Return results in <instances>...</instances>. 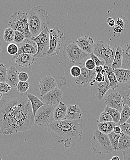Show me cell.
<instances>
[{
	"label": "cell",
	"instance_id": "obj_1",
	"mask_svg": "<svg viewBox=\"0 0 130 160\" xmlns=\"http://www.w3.org/2000/svg\"><path fill=\"white\" fill-rule=\"evenodd\" d=\"M27 94L15 88L3 94L0 101V134L16 133L34 126V117Z\"/></svg>",
	"mask_w": 130,
	"mask_h": 160
},
{
	"label": "cell",
	"instance_id": "obj_2",
	"mask_svg": "<svg viewBox=\"0 0 130 160\" xmlns=\"http://www.w3.org/2000/svg\"><path fill=\"white\" fill-rule=\"evenodd\" d=\"M85 126L84 119L75 121H54L48 126L47 130L52 137L66 148L75 146L82 138Z\"/></svg>",
	"mask_w": 130,
	"mask_h": 160
},
{
	"label": "cell",
	"instance_id": "obj_3",
	"mask_svg": "<svg viewBox=\"0 0 130 160\" xmlns=\"http://www.w3.org/2000/svg\"><path fill=\"white\" fill-rule=\"evenodd\" d=\"M28 23L33 37H36L48 28L49 18L48 13L42 6L34 7L27 12Z\"/></svg>",
	"mask_w": 130,
	"mask_h": 160
},
{
	"label": "cell",
	"instance_id": "obj_4",
	"mask_svg": "<svg viewBox=\"0 0 130 160\" xmlns=\"http://www.w3.org/2000/svg\"><path fill=\"white\" fill-rule=\"evenodd\" d=\"M63 54L66 60L73 63L79 65L80 67H83L85 62L90 57V54L82 51L77 46L76 42L72 40L65 43Z\"/></svg>",
	"mask_w": 130,
	"mask_h": 160
},
{
	"label": "cell",
	"instance_id": "obj_5",
	"mask_svg": "<svg viewBox=\"0 0 130 160\" xmlns=\"http://www.w3.org/2000/svg\"><path fill=\"white\" fill-rule=\"evenodd\" d=\"M8 26L14 31L22 33L26 38H33L29 29L27 12L25 11L13 12L8 18Z\"/></svg>",
	"mask_w": 130,
	"mask_h": 160
},
{
	"label": "cell",
	"instance_id": "obj_6",
	"mask_svg": "<svg viewBox=\"0 0 130 160\" xmlns=\"http://www.w3.org/2000/svg\"><path fill=\"white\" fill-rule=\"evenodd\" d=\"M90 143L91 150L99 156L111 154L113 151L108 135L101 132L98 129L94 132Z\"/></svg>",
	"mask_w": 130,
	"mask_h": 160
},
{
	"label": "cell",
	"instance_id": "obj_7",
	"mask_svg": "<svg viewBox=\"0 0 130 160\" xmlns=\"http://www.w3.org/2000/svg\"><path fill=\"white\" fill-rule=\"evenodd\" d=\"M50 34V48L47 53V56L53 57L60 53L63 45L66 40L65 34L56 27L49 28Z\"/></svg>",
	"mask_w": 130,
	"mask_h": 160
},
{
	"label": "cell",
	"instance_id": "obj_8",
	"mask_svg": "<svg viewBox=\"0 0 130 160\" xmlns=\"http://www.w3.org/2000/svg\"><path fill=\"white\" fill-rule=\"evenodd\" d=\"M116 49L113 46L103 41H97L95 42L93 54L104 60L106 65L111 67L115 56Z\"/></svg>",
	"mask_w": 130,
	"mask_h": 160
},
{
	"label": "cell",
	"instance_id": "obj_9",
	"mask_svg": "<svg viewBox=\"0 0 130 160\" xmlns=\"http://www.w3.org/2000/svg\"><path fill=\"white\" fill-rule=\"evenodd\" d=\"M55 107L53 105L44 104L41 107L36 113L34 122L41 127H46L55 121L54 112Z\"/></svg>",
	"mask_w": 130,
	"mask_h": 160
},
{
	"label": "cell",
	"instance_id": "obj_10",
	"mask_svg": "<svg viewBox=\"0 0 130 160\" xmlns=\"http://www.w3.org/2000/svg\"><path fill=\"white\" fill-rule=\"evenodd\" d=\"M32 40L36 43L38 52L34 55L35 58H44L50 48V34L49 28H46L36 37H33Z\"/></svg>",
	"mask_w": 130,
	"mask_h": 160
},
{
	"label": "cell",
	"instance_id": "obj_11",
	"mask_svg": "<svg viewBox=\"0 0 130 160\" xmlns=\"http://www.w3.org/2000/svg\"><path fill=\"white\" fill-rule=\"evenodd\" d=\"M110 89V83L107 75L106 79L104 82L99 83L95 81L90 89V92L93 98L101 101Z\"/></svg>",
	"mask_w": 130,
	"mask_h": 160
},
{
	"label": "cell",
	"instance_id": "obj_12",
	"mask_svg": "<svg viewBox=\"0 0 130 160\" xmlns=\"http://www.w3.org/2000/svg\"><path fill=\"white\" fill-rule=\"evenodd\" d=\"M107 107L118 110L121 113L124 106V102L119 92L111 93L105 101Z\"/></svg>",
	"mask_w": 130,
	"mask_h": 160
},
{
	"label": "cell",
	"instance_id": "obj_13",
	"mask_svg": "<svg viewBox=\"0 0 130 160\" xmlns=\"http://www.w3.org/2000/svg\"><path fill=\"white\" fill-rule=\"evenodd\" d=\"M17 45L19 48V51L15 56L23 54L34 56L37 53V45L32 38H26L22 43L17 44Z\"/></svg>",
	"mask_w": 130,
	"mask_h": 160
},
{
	"label": "cell",
	"instance_id": "obj_14",
	"mask_svg": "<svg viewBox=\"0 0 130 160\" xmlns=\"http://www.w3.org/2000/svg\"><path fill=\"white\" fill-rule=\"evenodd\" d=\"M80 68L81 73L80 76L76 78H73L75 84L82 85L85 84H90L95 80L97 74L95 70H89L84 67H80Z\"/></svg>",
	"mask_w": 130,
	"mask_h": 160
},
{
	"label": "cell",
	"instance_id": "obj_15",
	"mask_svg": "<svg viewBox=\"0 0 130 160\" xmlns=\"http://www.w3.org/2000/svg\"><path fill=\"white\" fill-rule=\"evenodd\" d=\"M63 98V92L57 87L44 95L41 99L45 104L54 106L61 102Z\"/></svg>",
	"mask_w": 130,
	"mask_h": 160
},
{
	"label": "cell",
	"instance_id": "obj_16",
	"mask_svg": "<svg viewBox=\"0 0 130 160\" xmlns=\"http://www.w3.org/2000/svg\"><path fill=\"white\" fill-rule=\"evenodd\" d=\"M57 83L51 76L44 77L39 82V88L41 97L42 98L44 95L51 90L57 88Z\"/></svg>",
	"mask_w": 130,
	"mask_h": 160
},
{
	"label": "cell",
	"instance_id": "obj_17",
	"mask_svg": "<svg viewBox=\"0 0 130 160\" xmlns=\"http://www.w3.org/2000/svg\"><path fill=\"white\" fill-rule=\"evenodd\" d=\"M76 43L79 48L85 53L89 54L93 53L95 42L92 38L87 36L81 37L76 40Z\"/></svg>",
	"mask_w": 130,
	"mask_h": 160
},
{
	"label": "cell",
	"instance_id": "obj_18",
	"mask_svg": "<svg viewBox=\"0 0 130 160\" xmlns=\"http://www.w3.org/2000/svg\"><path fill=\"white\" fill-rule=\"evenodd\" d=\"M34 56L30 54H20L19 56H14L12 58L16 65L23 68L32 65L34 62Z\"/></svg>",
	"mask_w": 130,
	"mask_h": 160
},
{
	"label": "cell",
	"instance_id": "obj_19",
	"mask_svg": "<svg viewBox=\"0 0 130 160\" xmlns=\"http://www.w3.org/2000/svg\"><path fill=\"white\" fill-rule=\"evenodd\" d=\"M19 72L16 67L10 66L8 68L7 73L6 83H8L11 86L12 88H16L19 82L18 75Z\"/></svg>",
	"mask_w": 130,
	"mask_h": 160
},
{
	"label": "cell",
	"instance_id": "obj_20",
	"mask_svg": "<svg viewBox=\"0 0 130 160\" xmlns=\"http://www.w3.org/2000/svg\"><path fill=\"white\" fill-rule=\"evenodd\" d=\"M82 115V112L79 106L69 104L67 105V111L65 120L70 121L80 120Z\"/></svg>",
	"mask_w": 130,
	"mask_h": 160
},
{
	"label": "cell",
	"instance_id": "obj_21",
	"mask_svg": "<svg viewBox=\"0 0 130 160\" xmlns=\"http://www.w3.org/2000/svg\"><path fill=\"white\" fill-rule=\"evenodd\" d=\"M67 106L64 102H60L55 108L54 112V119L55 121L64 120L66 115Z\"/></svg>",
	"mask_w": 130,
	"mask_h": 160
},
{
	"label": "cell",
	"instance_id": "obj_22",
	"mask_svg": "<svg viewBox=\"0 0 130 160\" xmlns=\"http://www.w3.org/2000/svg\"><path fill=\"white\" fill-rule=\"evenodd\" d=\"M118 82L120 83H130V70L120 68L113 70Z\"/></svg>",
	"mask_w": 130,
	"mask_h": 160
},
{
	"label": "cell",
	"instance_id": "obj_23",
	"mask_svg": "<svg viewBox=\"0 0 130 160\" xmlns=\"http://www.w3.org/2000/svg\"><path fill=\"white\" fill-rule=\"evenodd\" d=\"M121 68L130 70V43L122 48V63Z\"/></svg>",
	"mask_w": 130,
	"mask_h": 160
},
{
	"label": "cell",
	"instance_id": "obj_24",
	"mask_svg": "<svg viewBox=\"0 0 130 160\" xmlns=\"http://www.w3.org/2000/svg\"><path fill=\"white\" fill-rule=\"evenodd\" d=\"M28 98L29 100L31 106H32V109H33V113H34V117L35 116L36 113L39 109L42 107L45 104L39 98H38L36 96H34L32 94H28Z\"/></svg>",
	"mask_w": 130,
	"mask_h": 160
},
{
	"label": "cell",
	"instance_id": "obj_25",
	"mask_svg": "<svg viewBox=\"0 0 130 160\" xmlns=\"http://www.w3.org/2000/svg\"><path fill=\"white\" fill-rule=\"evenodd\" d=\"M122 63V48L118 46L116 49L115 56L111 68L112 69L121 68Z\"/></svg>",
	"mask_w": 130,
	"mask_h": 160
},
{
	"label": "cell",
	"instance_id": "obj_26",
	"mask_svg": "<svg viewBox=\"0 0 130 160\" xmlns=\"http://www.w3.org/2000/svg\"><path fill=\"white\" fill-rule=\"evenodd\" d=\"M116 126L117 124L113 122L99 123L98 130L105 134L108 135L113 131V129Z\"/></svg>",
	"mask_w": 130,
	"mask_h": 160
},
{
	"label": "cell",
	"instance_id": "obj_27",
	"mask_svg": "<svg viewBox=\"0 0 130 160\" xmlns=\"http://www.w3.org/2000/svg\"><path fill=\"white\" fill-rule=\"evenodd\" d=\"M130 148V137L123 132L120 133V140L118 144L119 151H123Z\"/></svg>",
	"mask_w": 130,
	"mask_h": 160
},
{
	"label": "cell",
	"instance_id": "obj_28",
	"mask_svg": "<svg viewBox=\"0 0 130 160\" xmlns=\"http://www.w3.org/2000/svg\"><path fill=\"white\" fill-rule=\"evenodd\" d=\"M106 72L110 83L111 89L112 90L117 89L119 86V82L114 74L113 69L111 67H109Z\"/></svg>",
	"mask_w": 130,
	"mask_h": 160
},
{
	"label": "cell",
	"instance_id": "obj_29",
	"mask_svg": "<svg viewBox=\"0 0 130 160\" xmlns=\"http://www.w3.org/2000/svg\"><path fill=\"white\" fill-rule=\"evenodd\" d=\"M119 93L123 99L124 105H127L130 108V83L122 87Z\"/></svg>",
	"mask_w": 130,
	"mask_h": 160
},
{
	"label": "cell",
	"instance_id": "obj_30",
	"mask_svg": "<svg viewBox=\"0 0 130 160\" xmlns=\"http://www.w3.org/2000/svg\"><path fill=\"white\" fill-rule=\"evenodd\" d=\"M121 117L118 126L127 122L130 118V108L127 105H124L122 112L120 113Z\"/></svg>",
	"mask_w": 130,
	"mask_h": 160
},
{
	"label": "cell",
	"instance_id": "obj_31",
	"mask_svg": "<svg viewBox=\"0 0 130 160\" xmlns=\"http://www.w3.org/2000/svg\"><path fill=\"white\" fill-rule=\"evenodd\" d=\"M108 136L113 151H119L118 144H119L120 134H117L112 131L108 134Z\"/></svg>",
	"mask_w": 130,
	"mask_h": 160
},
{
	"label": "cell",
	"instance_id": "obj_32",
	"mask_svg": "<svg viewBox=\"0 0 130 160\" xmlns=\"http://www.w3.org/2000/svg\"><path fill=\"white\" fill-rule=\"evenodd\" d=\"M104 111L108 112L110 114L113 122L116 123V124H119L120 120V117H121L120 112L116 109L110 108L107 107L105 108Z\"/></svg>",
	"mask_w": 130,
	"mask_h": 160
},
{
	"label": "cell",
	"instance_id": "obj_33",
	"mask_svg": "<svg viewBox=\"0 0 130 160\" xmlns=\"http://www.w3.org/2000/svg\"><path fill=\"white\" fill-rule=\"evenodd\" d=\"M14 37V31L10 28H7L4 32L3 39L7 42H13Z\"/></svg>",
	"mask_w": 130,
	"mask_h": 160
},
{
	"label": "cell",
	"instance_id": "obj_34",
	"mask_svg": "<svg viewBox=\"0 0 130 160\" xmlns=\"http://www.w3.org/2000/svg\"><path fill=\"white\" fill-rule=\"evenodd\" d=\"M113 122L111 116L108 112L104 111L101 113L99 119L97 121L98 123L107 122Z\"/></svg>",
	"mask_w": 130,
	"mask_h": 160
},
{
	"label": "cell",
	"instance_id": "obj_35",
	"mask_svg": "<svg viewBox=\"0 0 130 160\" xmlns=\"http://www.w3.org/2000/svg\"><path fill=\"white\" fill-rule=\"evenodd\" d=\"M30 87L29 83L28 82L19 81L16 87L17 91L21 93H25L29 90Z\"/></svg>",
	"mask_w": 130,
	"mask_h": 160
},
{
	"label": "cell",
	"instance_id": "obj_36",
	"mask_svg": "<svg viewBox=\"0 0 130 160\" xmlns=\"http://www.w3.org/2000/svg\"><path fill=\"white\" fill-rule=\"evenodd\" d=\"M7 51L9 55L15 56L18 53L19 48L16 43L12 42L8 44L7 47Z\"/></svg>",
	"mask_w": 130,
	"mask_h": 160
},
{
	"label": "cell",
	"instance_id": "obj_37",
	"mask_svg": "<svg viewBox=\"0 0 130 160\" xmlns=\"http://www.w3.org/2000/svg\"><path fill=\"white\" fill-rule=\"evenodd\" d=\"M7 70V67L6 65L0 63V83L6 82Z\"/></svg>",
	"mask_w": 130,
	"mask_h": 160
},
{
	"label": "cell",
	"instance_id": "obj_38",
	"mask_svg": "<svg viewBox=\"0 0 130 160\" xmlns=\"http://www.w3.org/2000/svg\"><path fill=\"white\" fill-rule=\"evenodd\" d=\"M26 38L24 34L18 31H14V37L13 40V43L16 44L22 43Z\"/></svg>",
	"mask_w": 130,
	"mask_h": 160
},
{
	"label": "cell",
	"instance_id": "obj_39",
	"mask_svg": "<svg viewBox=\"0 0 130 160\" xmlns=\"http://www.w3.org/2000/svg\"><path fill=\"white\" fill-rule=\"evenodd\" d=\"M70 73L73 78L79 77L81 73L80 67L78 66H72L70 68Z\"/></svg>",
	"mask_w": 130,
	"mask_h": 160
},
{
	"label": "cell",
	"instance_id": "obj_40",
	"mask_svg": "<svg viewBox=\"0 0 130 160\" xmlns=\"http://www.w3.org/2000/svg\"><path fill=\"white\" fill-rule=\"evenodd\" d=\"M12 88L11 86L6 82L0 83V92L3 94L9 92Z\"/></svg>",
	"mask_w": 130,
	"mask_h": 160
},
{
	"label": "cell",
	"instance_id": "obj_41",
	"mask_svg": "<svg viewBox=\"0 0 130 160\" xmlns=\"http://www.w3.org/2000/svg\"><path fill=\"white\" fill-rule=\"evenodd\" d=\"M90 58L94 61L96 67H98V66H104L106 64L105 61H101V60L99 59L98 57H96V55H94L93 53L90 54Z\"/></svg>",
	"mask_w": 130,
	"mask_h": 160
},
{
	"label": "cell",
	"instance_id": "obj_42",
	"mask_svg": "<svg viewBox=\"0 0 130 160\" xmlns=\"http://www.w3.org/2000/svg\"><path fill=\"white\" fill-rule=\"evenodd\" d=\"M96 67V64L91 58L87 60L84 64V67L89 70H94Z\"/></svg>",
	"mask_w": 130,
	"mask_h": 160
},
{
	"label": "cell",
	"instance_id": "obj_43",
	"mask_svg": "<svg viewBox=\"0 0 130 160\" xmlns=\"http://www.w3.org/2000/svg\"><path fill=\"white\" fill-rule=\"evenodd\" d=\"M122 130V132L130 137V124L126 122L119 126Z\"/></svg>",
	"mask_w": 130,
	"mask_h": 160
},
{
	"label": "cell",
	"instance_id": "obj_44",
	"mask_svg": "<svg viewBox=\"0 0 130 160\" xmlns=\"http://www.w3.org/2000/svg\"><path fill=\"white\" fill-rule=\"evenodd\" d=\"M18 78L20 81L21 82H27L29 79V75L28 73L21 72H19Z\"/></svg>",
	"mask_w": 130,
	"mask_h": 160
},
{
	"label": "cell",
	"instance_id": "obj_45",
	"mask_svg": "<svg viewBox=\"0 0 130 160\" xmlns=\"http://www.w3.org/2000/svg\"><path fill=\"white\" fill-rule=\"evenodd\" d=\"M106 73L104 75H102L101 74H97L96 75V78H95V81L99 82V83L104 82L106 79Z\"/></svg>",
	"mask_w": 130,
	"mask_h": 160
},
{
	"label": "cell",
	"instance_id": "obj_46",
	"mask_svg": "<svg viewBox=\"0 0 130 160\" xmlns=\"http://www.w3.org/2000/svg\"><path fill=\"white\" fill-rule=\"evenodd\" d=\"M122 152L123 154V160H130V148Z\"/></svg>",
	"mask_w": 130,
	"mask_h": 160
},
{
	"label": "cell",
	"instance_id": "obj_47",
	"mask_svg": "<svg viewBox=\"0 0 130 160\" xmlns=\"http://www.w3.org/2000/svg\"><path fill=\"white\" fill-rule=\"evenodd\" d=\"M59 80V84H57L58 86L61 87V86H63V85H65L66 84H67V82L66 79L65 77H60V78Z\"/></svg>",
	"mask_w": 130,
	"mask_h": 160
},
{
	"label": "cell",
	"instance_id": "obj_48",
	"mask_svg": "<svg viewBox=\"0 0 130 160\" xmlns=\"http://www.w3.org/2000/svg\"><path fill=\"white\" fill-rule=\"evenodd\" d=\"M124 28H121V27H120V26H116L114 27V28H113V32L116 34H120L122 32L124 31Z\"/></svg>",
	"mask_w": 130,
	"mask_h": 160
},
{
	"label": "cell",
	"instance_id": "obj_49",
	"mask_svg": "<svg viewBox=\"0 0 130 160\" xmlns=\"http://www.w3.org/2000/svg\"><path fill=\"white\" fill-rule=\"evenodd\" d=\"M107 23H108L109 27H111V28L115 27V24H116L115 20L112 18H108L107 19Z\"/></svg>",
	"mask_w": 130,
	"mask_h": 160
},
{
	"label": "cell",
	"instance_id": "obj_50",
	"mask_svg": "<svg viewBox=\"0 0 130 160\" xmlns=\"http://www.w3.org/2000/svg\"><path fill=\"white\" fill-rule=\"evenodd\" d=\"M116 25L117 26H120L121 28H124L125 23H124V20L121 18H118L116 20Z\"/></svg>",
	"mask_w": 130,
	"mask_h": 160
},
{
	"label": "cell",
	"instance_id": "obj_51",
	"mask_svg": "<svg viewBox=\"0 0 130 160\" xmlns=\"http://www.w3.org/2000/svg\"><path fill=\"white\" fill-rule=\"evenodd\" d=\"M103 70V66H98V67H96L95 68V72L96 74H101V72Z\"/></svg>",
	"mask_w": 130,
	"mask_h": 160
},
{
	"label": "cell",
	"instance_id": "obj_52",
	"mask_svg": "<svg viewBox=\"0 0 130 160\" xmlns=\"http://www.w3.org/2000/svg\"><path fill=\"white\" fill-rule=\"evenodd\" d=\"M113 132L117 134H120V133L122 132V130H121L120 126H116L113 129Z\"/></svg>",
	"mask_w": 130,
	"mask_h": 160
},
{
	"label": "cell",
	"instance_id": "obj_53",
	"mask_svg": "<svg viewBox=\"0 0 130 160\" xmlns=\"http://www.w3.org/2000/svg\"><path fill=\"white\" fill-rule=\"evenodd\" d=\"M110 160H120V159L118 156H114Z\"/></svg>",
	"mask_w": 130,
	"mask_h": 160
},
{
	"label": "cell",
	"instance_id": "obj_54",
	"mask_svg": "<svg viewBox=\"0 0 130 160\" xmlns=\"http://www.w3.org/2000/svg\"><path fill=\"white\" fill-rule=\"evenodd\" d=\"M3 94L1 93L0 92V101H1L2 99L3 98Z\"/></svg>",
	"mask_w": 130,
	"mask_h": 160
},
{
	"label": "cell",
	"instance_id": "obj_55",
	"mask_svg": "<svg viewBox=\"0 0 130 160\" xmlns=\"http://www.w3.org/2000/svg\"><path fill=\"white\" fill-rule=\"evenodd\" d=\"M127 122L130 124V118L129 119V120H128Z\"/></svg>",
	"mask_w": 130,
	"mask_h": 160
},
{
	"label": "cell",
	"instance_id": "obj_56",
	"mask_svg": "<svg viewBox=\"0 0 130 160\" xmlns=\"http://www.w3.org/2000/svg\"><path fill=\"white\" fill-rule=\"evenodd\" d=\"M1 45H2V41L0 40V48H1Z\"/></svg>",
	"mask_w": 130,
	"mask_h": 160
},
{
	"label": "cell",
	"instance_id": "obj_57",
	"mask_svg": "<svg viewBox=\"0 0 130 160\" xmlns=\"http://www.w3.org/2000/svg\"><path fill=\"white\" fill-rule=\"evenodd\" d=\"M1 51H2V48H0V53H1Z\"/></svg>",
	"mask_w": 130,
	"mask_h": 160
}]
</instances>
